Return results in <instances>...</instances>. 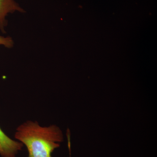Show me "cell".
Returning a JSON list of instances; mask_svg holds the SVG:
<instances>
[{
  "label": "cell",
  "mask_w": 157,
  "mask_h": 157,
  "mask_svg": "<svg viewBox=\"0 0 157 157\" xmlns=\"http://www.w3.org/2000/svg\"><path fill=\"white\" fill-rule=\"evenodd\" d=\"M15 12L25 13V11L16 2V0H0V31L6 33L8 25L7 17L9 14Z\"/></svg>",
  "instance_id": "cell-3"
},
{
  "label": "cell",
  "mask_w": 157,
  "mask_h": 157,
  "mask_svg": "<svg viewBox=\"0 0 157 157\" xmlns=\"http://www.w3.org/2000/svg\"><path fill=\"white\" fill-rule=\"evenodd\" d=\"M20 141L11 139L0 128V155L2 157H16L23 147Z\"/></svg>",
  "instance_id": "cell-2"
},
{
  "label": "cell",
  "mask_w": 157,
  "mask_h": 157,
  "mask_svg": "<svg viewBox=\"0 0 157 157\" xmlns=\"http://www.w3.org/2000/svg\"><path fill=\"white\" fill-rule=\"evenodd\" d=\"M14 137L26 147L27 157H52V152L63 140L57 126L42 127L36 121H28L17 127Z\"/></svg>",
  "instance_id": "cell-1"
},
{
  "label": "cell",
  "mask_w": 157,
  "mask_h": 157,
  "mask_svg": "<svg viewBox=\"0 0 157 157\" xmlns=\"http://www.w3.org/2000/svg\"><path fill=\"white\" fill-rule=\"evenodd\" d=\"M14 41L10 36H0V45H2L6 48H11L14 46Z\"/></svg>",
  "instance_id": "cell-4"
}]
</instances>
